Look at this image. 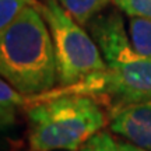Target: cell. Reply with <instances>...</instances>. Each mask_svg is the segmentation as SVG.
<instances>
[{"mask_svg": "<svg viewBox=\"0 0 151 151\" xmlns=\"http://www.w3.org/2000/svg\"><path fill=\"white\" fill-rule=\"evenodd\" d=\"M76 21L86 27L95 16L104 11L113 0H58Z\"/></svg>", "mask_w": 151, "mask_h": 151, "instance_id": "7", "label": "cell"}, {"mask_svg": "<svg viewBox=\"0 0 151 151\" xmlns=\"http://www.w3.org/2000/svg\"><path fill=\"white\" fill-rule=\"evenodd\" d=\"M109 120L113 133L134 146L151 151V101L126 106Z\"/></svg>", "mask_w": 151, "mask_h": 151, "instance_id": "5", "label": "cell"}, {"mask_svg": "<svg viewBox=\"0 0 151 151\" xmlns=\"http://www.w3.org/2000/svg\"><path fill=\"white\" fill-rule=\"evenodd\" d=\"M78 151H120L119 141H116L108 132H98L87 141Z\"/></svg>", "mask_w": 151, "mask_h": 151, "instance_id": "11", "label": "cell"}, {"mask_svg": "<svg viewBox=\"0 0 151 151\" xmlns=\"http://www.w3.org/2000/svg\"><path fill=\"white\" fill-rule=\"evenodd\" d=\"M119 11L105 9L87 24L108 66L106 70L74 86L50 91L90 95L106 109L109 119L126 106L151 101V58L134 48Z\"/></svg>", "mask_w": 151, "mask_h": 151, "instance_id": "1", "label": "cell"}, {"mask_svg": "<svg viewBox=\"0 0 151 151\" xmlns=\"http://www.w3.org/2000/svg\"><path fill=\"white\" fill-rule=\"evenodd\" d=\"M119 147H120V151H147L144 148H140V147L132 144L129 141H119Z\"/></svg>", "mask_w": 151, "mask_h": 151, "instance_id": "12", "label": "cell"}, {"mask_svg": "<svg viewBox=\"0 0 151 151\" xmlns=\"http://www.w3.org/2000/svg\"><path fill=\"white\" fill-rule=\"evenodd\" d=\"M28 102V97L17 91L0 77V129L9 127L16 122L17 111Z\"/></svg>", "mask_w": 151, "mask_h": 151, "instance_id": "6", "label": "cell"}, {"mask_svg": "<svg viewBox=\"0 0 151 151\" xmlns=\"http://www.w3.org/2000/svg\"><path fill=\"white\" fill-rule=\"evenodd\" d=\"M129 35L132 43L140 53L151 58V20L130 17Z\"/></svg>", "mask_w": 151, "mask_h": 151, "instance_id": "8", "label": "cell"}, {"mask_svg": "<svg viewBox=\"0 0 151 151\" xmlns=\"http://www.w3.org/2000/svg\"><path fill=\"white\" fill-rule=\"evenodd\" d=\"M27 111L31 151H78L109 119L95 98L43 92Z\"/></svg>", "mask_w": 151, "mask_h": 151, "instance_id": "3", "label": "cell"}, {"mask_svg": "<svg viewBox=\"0 0 151 151\" xmlns=\"http://www.w3.org/2000/svg\"><path fill=\"white\" fill-rule=\"evenodd\" d=\"M39 6H28L0 31V77L27 97L58 84L53 42Z\"/></svg>", "mask_w": 151, "mask_h": 151, "instance_id": "2", "label": "cell"}, {"mask_svg": "<svg viewBox=\"0 0 151 151\" xmlns=\"http://www.w3.org/2000/svg\"><path fill=\"white\" fill-rule=\"evenodd\" d=\"M113 3L126 16L151 20V0H113Z\"/></svg>", "mask_w": 151, "mask_h": 151, "instance_id": "10", "label": "cell"}, {"mask_svg": "<svg viewBox=\"0 0 151 151\" xmlns=\"http://www.w3.org/2000/svg\"><path fill=\"white\" fill-rule=\"evenodd\" d=\"M39 10L52 37L60 86H74L90 76L106 70L108 66L94 38L58 0H45Z\"/></svg>", "mask_w": 151, "mask_h": 151, "instance_id": "4", "label": "cell"}, {"mask_svg": "<svg viewBox=\"0 0 151 151\" xmlns=\"http://www.w3.org/2000/svg\"><path fill=\"white\" fill-rule=\"evenodd\" d=\"M38 3L37 0H0V31L14 21L28 6Z\"/></svg>", "mask_w": 151, "mask_h": 151, "instance_id": "9", "label": "cell"}]
</instances>
